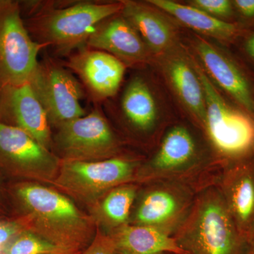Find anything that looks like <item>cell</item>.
Instances as JSON below:
<instances>
[{
    "mask_svg": "<svg viewBox=\"0 0 254 254\" xmlns=\"http://www.w3.org/2000/svg\"><path fill=\"white\" fill-rule=\"evenodd\" d=\"M15 194L25 210L28 232L62 250L81 252L91 243L98 226L89 213L49 185L33 182L18 184Z\"/></svg>",
    "mask_w": 254,
    "mask_h": 254,
    "instance_id": "1",
    "label": "cell"
},
{
    "mask_svg": "<svg viewBox=\"0 0 254 254\" xmlns=\"http://www.w3.org/2000/svg\"><path fill=\"white\" fill-rule=\"evenodd\" d=\"M220 173L213 155L203 149L193 132L176 125L165 131L154 153L145 158L137 183L177 180L205 188L216 185Z\"/></svg>",
    "mask_w": 254,
    "mask_h": 254,
    "instance_id": "2",
    "label": "cell"
},
{
    "mask_svg": "<svg viewBox=\"0 0 254 254\" xmlns=\"http://www.w3.org/2000/svg\"><path fill=\"white\" fill-rule=\"evenodd\" d=\"M173 237L188 254H244L247 245L216 185L200 190Z\"/></svg>",
    "mask_w": 254,
    "mask_h": 254,
    "instance_id": "3",
    "label": "cell"
},
{
    "mask_svg": "<svg viewBox=\"0 0 254 254\" xmlns=\"http://www.w3.org/2000/svg\"><path fill=\"white\" fill-rule=\"evenodd\" d=\"M195 72L203 86L204 130L220 170L254 159V117L227 104L201 68Z\"/></svg>",
    "mask_w": 254,
    "mask_h": 254,
    "instance_id": "4",
    "label": "cell"
},
{
    "mask_svg": "<svg viewBox=\"0 0 254 254\" xmlns=\"http://www.w3.org/2000/svg\"><path fill=\"white\" fill-rule=\"evenodd\" d=\"M144 159L123 153L97 161L62 160L59 173L51 187L90 210L115 187L137 183V175Z\"/></svg>",
    "mask_w": 254,
    "mask_h": 254,
    "instance_id": "5",
    "label": "cell"
},
{
    "mask_svg": "<svg viewBox=\"0 0 254 254\" xmlns=\"http://www.w3.org/2000/svg\"><path fill=\"white\" fill-rule=\"evenodd\" d=\"M123 8V1H83L65 8H48L30 20V28L38 43L53 47L61 55H68L86 44L98 24L120 14Z\"/></svg>",
    "mask_w": 254,
    "mask_h": 254,
    "instance_id": "6",
    "label": "cell"
},
{
    "mask_svg": "<svg viewBox=\"0 0 254 254\" xmlns=\"http://www.w3.org/2000/svg\"><path fill=\"white\" fill-rule=\"evenodd\" d=\"M203 189L177 180L141 184L128 224L153 227L173 236L186 220Z\"/></svg>",
    "mask_w": 254,
    "mask_h": 254,
    "instance_id": "7",
    "label": "cell"
},
{
    "mask_svg": "<svg viewBox=\"0 0 254 254\" xmlns=\"http://www.w3.org/2000/svg\"><path fill=\"white\" fill-rule=\"evenodd\" d=\"M123 141L98 110L62 125L53 148L61 160L97 161L123 154Z\"/></svg>",
    "mask_w": 254,
    "mask_h": 254,
    "instance_id": "8",
    "label": "cell"
},
{
    "mask_svg": "<svg viewBox=\"0 0 254 254\" xmlns=\"http://www.w3.org/2000/svg\"><path fill=\"white\" fill-rule=\"evenodd\" d=\"M45 45L33 41L16 1H0V81L17 86L31 81Z\"/></svg>",
    "mask_w": 254,
    "mask_h": 254,
    "instance_id": "9",
    "label": "cell"
},
{
    "mask_svg": "<svg viewBox=\"0 0 254 254\" xmlns=\"http://www.w3.org/2000/svg\"><path fill=\"white\" fill-rule=\"evenodd\" d=\"M46 110L51 126L62 125L86 115L82 108L83 86L72 73L52 60L38 63L29 82Z\"/></svg>",
    "mask_w": 254,
    "mask_h": 254,
    "instance_id": "10",
    "label": "cell"
},
{
    "mask_svg": "<svg viewBox=\"0 0 254 254\" xmlns=\"http://www.w3.org/2000/svg\"><path fill=\"white\" fill-rule=\"evenodd\" d=\"M0 160L29 181L51 186L62 160L19 127L0 122Z\"/></svg>",
    "mask_w": 254,
    "mask_h": 254,
    "instance_id": "11",
    "label": "cell"
},
{
    "mask_svg": "<svg viewBox=\"0 0 254 254\" xmlns=\"http://www.w3.org/2000/svg\"><path fill=\"white\" fill-rule=\"evenodd\" d=\"M216 186L248 243L254 235V159L222 170Z\"/></svg>",
    "mask_w": 254,
    "mask_h": 254,
    "instance_id": "12",
    "label": "cell"
},
{
    "mask_svg": "<svg viewBox=\"0 0 254 254\" xmlns=\"http://www.w3.org/2000/svg\"><path fill=\"white\" fill-rule=\"evenodd\" d=\"M194 46L214 81L236 102L240 109L254 117V87L244 70L203 38H195Z\"/></svg>",
    "mask_w": 254,
    "mask_h": 254,
    "instance_id": "13",
    "label": "cell"
},
{
    "mask_svg": "<svg viewBox=\"0 0 254 254\" xmlns=\"http://www.w3.org/2000/svg\"><path fill=\"white\" fill-rule=\"evenodd\" d=\"M66 67L79 76L95 98L116 94L125 73V63L100 50L83 49L70 57Z\"/></svg>",
    "mask_w": 254,
    "mask_h": 254,
    "instance_id": "14",
    "label": "cell"
},
{
    "mask_svg": "<svg viewBox=\"0 0 254 254\" xmlns=\"http://www.w3.org/2000/svg\"><path fill=\"white\" fill-rule=\"evenodd\" d=\"M86 44L91 49L113 55L123 63H143L150 52L139 33L123 15L112 16L98 24Z\"/></svg>",
    "mask_w": 254,
    "mask_h": 254,
    "instance_id": "15",
    "label": "cell"
},
{
    "mask_svg": "<svg viewBox=\"0 0 254 254\" xmlns=\"http://www.w3.org/2000/svg\"><path fill=\"white\" fill-rule=\"evenodd\" d=\"M2 102L5 109L19 127L46 148L52 150L53 136L48 115L31 83L6 86Z\"/></svg>",
    "mask_w": 254,
    "mask_h": 254,
    "instance_id": "16",
    "label": "cell"
},
{
    "mask_svg": "<svg viewBox=\"0 0 254 254\" xmlns=\"http://www.w3.org/2000/svg\"><path fill=\"white\" fill-rule=\"evenodd\" d=\"M123 1L121 14L139 33L153 53L168 51L175 43V31L168 20L153 8L133 1Z\"/></svg>",
    "mask_w": 254,
    "mask_h": 254,
    "instance_id": "17",
    "label": "cell"
},
{
    "mask_svg": "<svg viewBox=\"0 0 254 254\" xmlns=\"http://www.w3.org/2000/svg\"><path fill=\"white\" fill-rule=\"evenodd\" d=\"M118 252L132 254H188L173 236L144 225H126L106 233Z\"/></svg>",
    "mask_w": 254,
    "mask_h": 254,
    "instance_id": "18",
    "label": "cell"
},
{
    "mask_svg": "<svg viewBox=\"0 0 254 254\" xmlns=\"http://www.w3.org/2000/svg\"><path fill=\"white\" fill-rule=\"evenodd\" d=\"M149 4L163 10L192 29L224 41H234L240 36L237 25L213 17L191 5H185L170 0H149Z\"/></svg>",
    "mask_w": 254,
    "mask_h": 254,
    "instance_id": "19",
    "label": "cell"
},
{
    "mask_svg": "<svg viewBox=\"0 0 254 254\" xmlns=\"http://www.w3.org/2000/svg\"><path fill=\"white\" fill-rule=\"evenodd\" d=\"M141 184H125L103 195L89 213L105 233L129 223L130 217Z\"/></svg>",
    "mask_w": 254,
    "mask_h": 254,
    "instance_id": "20",
    "label": "cell"
},
{
    "mask_svg": "<svg viewBox=\"0 0 254 254\" xmlns=\"http://www.w3.org/2000/svg\"><path fill=\"white\" fill-rule=\"evenodd\" d=\"M122 107L130 125L140 133L154 132L158 122V110L149 87L141 78L130 81L124 93Z\"/></svg>",
    "mask_w": 254,
    "mask_h": 254,
    "instance_id": "21",
    "label": "cell"
},
{
    "mask_svg": "<svg viewBox=\"0 0 254 254\" xmlns=\"http://www.w3.org/2000/svg\"><path fill=\"white\" fill-rule=\"evenodd\" d=\"M167 71L182 103L190 110L198 125L203 127L205 118L204 93L195 69L186 60L174 58L169 62Z\"/></svg>",
    "mask_w": 254,
    "mask_h": 254,
    "instance_id": "22",
    "label": "cell"
},
{
    "mask_svg": "<svg viewBox=\"0 0 254 254\" xmlns=\"http://www.w3.org/2000/svg\"><path fill=\"white\" fill-rule=\"evenodd\" d=\"M61 250L31 232H25L6 246L2 252L5 254H48Z\"/></svg>",
    "mask_w": 254,
    "mask_h": 254,
    "instance_id": "23",
    "label": "cell"
},
{
    "mask_svg": "<svg viewBox=\"0 0 254 254\" xmlns=\"http://www.w3.org/2000/svg\"><path fill=\"white\" fill-rule=\"evenodd\" d=\"M190 4L217 18H228L233 14L232 1L229 0H193Z\"/></svg>",
    "mask_w": 254,
    "mask_h": 254,
    "instance_id": "24",
    "label": "cell"
},
{
    "mask_svg": "<svg viewBox=\"0 0 254 254\" xmlns=\"http://www.w3.org/2000/svg\"><path fill=\"white\" fill-rule=\"evenodd\" d=\"M28 232L22 217L10 221H0V252L21 234Z\"/></svg>",
    "mask_w": 254,
    "mask_h": 254,
    "instance_id": "25",
    "label": "cell"
},
{
    "mask_svg": "<svg viewBox=\"0 0 254 254\" xmlns=\"http://www.w3.org/2000/svg\"><path fill=\"white\" fill-rule=\"evenodd\" d=\"M78 254H120L111 239L104 231L97 230L96 235L90 245Z\"/></svg>",
    "mask_w": 254,
    "mask_h": 254,
    "instance_id": "26",
    "label": "cell"
},
{
    "mask_svg": "<svg viewBox=\"0 0 254 254\" xmlns=\"http://www.w3.org/2000/svg\"><path fill=\"white\" fill-rule=\"evenodd\" d=\"M245 48L246 51L254 61V33L251 35L247 38V41H246Z\"/></svg>",
    "mask_w": 254,
    "mask_h": 254,
    "instance_id": "27",
    "label": "cell"
},
{
    "mask_svg": "<svg viewBox=\"0 0 254 254\" xmlns=\"http://www.w3.org/2000/svg\"><path fill=\"white\" fill-rule=\"evenodd\" d=\"M254 254V235L250 239L248 243H247L245 254Z\"/></svg>",
    "mask_w": 254,
    "mask_h": 254,
    "instance_id": "28",
    "label": "cell"
},
{
    "mask_svg": "<svg viewBox=\"0 0 254 254\" xmlns=\"http://www.w3.org/2000/svg\"><path fill=\"white\" fill-rule=\"evenodd\" d=\"M80 253H81V252H73V251L61 250L59 251H57V252H53V253H50L48 254H78Z\"/></svg>",
    "mask_w": 254,
    "mask_h": 254,
    "instance_id": "29",
    "label": "cell"
},
{
    "mask_svg": "<svg viewBox=\"0 0 254 254\" xmlns=\"http://www.w3.org/2000/svg\"><path fill=\"white\" fill-rule=\"evenodd\" d=\"M119 252V254H132L127 253V252ZM169 254L162 253V254Z\"/></svg>",
    "mask_w": 254,
    "mask_h": 254,
    "instance_id": "30",
    "label": "cell"
},
{
    "mask_svg": "<svg viewBox=\"0 0 254 254\" xmlns=\"http://www.w3.org/2000/svg\"><path fill=\"white\" fill-rule=\"evenodd\" d=\"M0 254H5L4 252H0Z\"/></svg>",
    "mask_w": 254,
    "mask_h": 254,
    "instance_id": "31",
    "label": "cell"
},
{
    "mask_svg": "<svg viewBox=\"0 0 254 254\" xmlns=\"http://www.w3.org/2000/svg\"><path fill=\"white\" fill-rule=\"evenodd\" d=\"M0 99H1V93H0Z\"/></svg>",
    "mask_w": 254,
    "mask_h": 254,
    "instance_id": "32",
    "label": "cell"
}]
</instances>
